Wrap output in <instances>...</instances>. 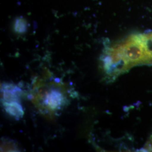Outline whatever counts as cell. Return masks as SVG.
<instances>
[{
  "label": "cell",
  "instance_id": "1",
  "mask_svg": "<svg viewBox=\"0 0 152 152\" xmlns=\"http://www.w3.org/2000/svg\"><path fill=\"white\" fill-rule=\"evenodd\" d=\"M64 102V98L61 92L52 90L46 95L44 103L49 109L56 110L60 108Z\"/></svg>",
  "mask_w": 152,
  "mask_h": 152
},
{
  "label": "cell",
  "instance_id": "4",
  "mask_svg": "<svg viewBox=\"0 0 152 152\" xmlns=\"http://www.w3.org/2000/svg\"><path fill=\"white\" fill-rule=\"evenodd\" d=\"M27 22L23 17L17 18L14 24V31L19 34H23L27 30Z\"/></svg>",
  "mask_w": 152,
  "mask_h": 152
},
{
  "label": "cell",
  "instance_id": "2",
  "mask_svg": "<svg viewBox=\"0 0 152 152\" xmlns=\"http://www.w3.org/2000/svg\"><path fill=\"white\" fill-rule=\"evenodd\" d=\"M2 99L3 102H10L13 101L19 102V96L20 95L21 90L13 84L5 83L3 84L2 87Z\"/></svg>",
  "mask_w": 152,
  "mask_h": 152
},
{
  "label": "cell",
  "instance_id": "3",
  "mask_svg": "<svg viewBox=\"0 0 152 152\" xmlns=\"http://www.w3.org/2000/svg\"><path fill=\"white\" fill-rule=\"evenodd\" d=\"M2 104L6 112L16 120L21 118L24 115V112L19 102H3Z\"/></svg>",
  "mask_w": 152,
  "mask_h": 152
}]
</instances>
